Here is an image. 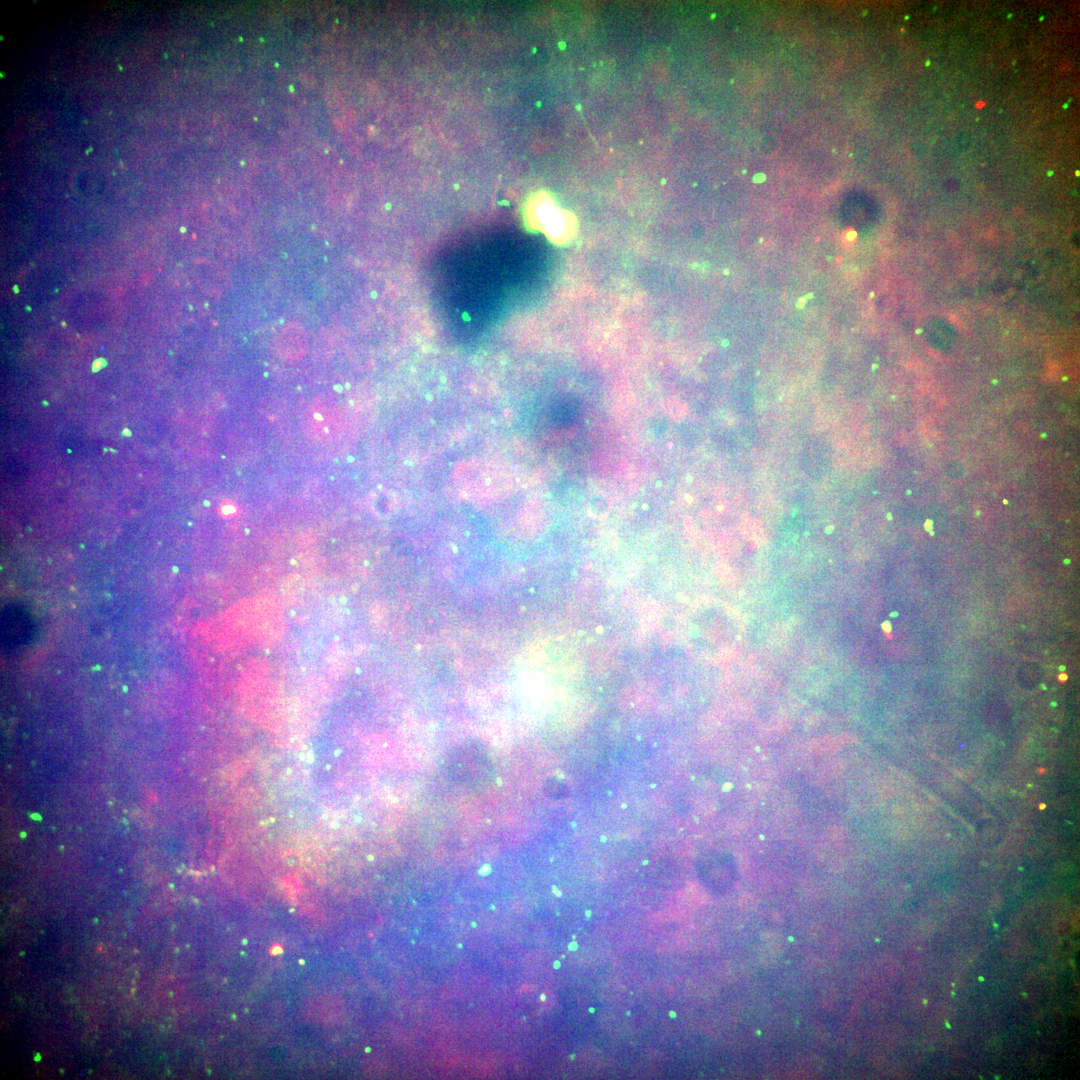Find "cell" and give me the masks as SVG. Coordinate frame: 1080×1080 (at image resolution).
<instances>
[{
	"label": "cell",
	"instance_id": "obj_1",
	"mask_svg": "<svg viewBox=\"0 0 1080 1080\" xmlns=\"http://www.w3.org/2000/svg\"><path fill=\"white\" fill-rule=\"evenodd\" d=\"M733 613L718 604H701L687 617L685 639L696 653L715 658L727 654L736 637Z\"/></svg>",
	"mask_w": 1080,
	"mask_h": 1080
},
{
	"label": "cell",
	"instance_id": "obj_2",
	"mask_svg": "<svg viewBox=\"0 0 1080 1080\" xmlns=\"http://www.w3.org/2000/svg\"><path fill=\"white\" fill-rule=\"evenodd\" d=\"M34 622L20 605L5 606L1 614V645L12 652L28 644L34 635Z\"/></svg>",
	"mask_w": 1080,
	"mask_h": 1080
},
{
	"label": "cell",
	"instance_id": "obj_3",
	"mask_svg": "<svg viewBox=\"0 0 1080 1080\" xmlns=\"http://www.w3.org/2000/svg\"><path fill=\"white\" fill-rule=\"evenodd\" d=\"M547 793L551 798L562 799L567 796L568 789L561 781H550V785L546 787Z\"/></svg>",
	"mask_w": 1080,
	"mask_h": 1080
}]
</instances>
